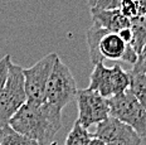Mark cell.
Masks as SVG:
<instances>
[{"label": "cell", "mask_w": 146, "mask_h": 145, "mask_svg": "<svg viewBox=\"0 0 146 145\" xmlns=\"http://www.w3.org/2000/svg\"><path fill=\"white\" fill-rule=\"evenodd\" d=\"M8 125L39 145H50L62 129V110L48 102L27 101L11 116Z\"/></svg>", "instance_id": "6da1fadb"}, {"label": "cell", "mask_w": 146, "mask_h": 145, "mask_svg": "<svg viewBox=\"0 0 146 145\" xmlns=\"http://www.w3.org/2000/svg\"><path fill=\"white\" fill-rule=\"evenodd\" d=\"M90 59L93 65L103 59L123 61L130 44L126 43L116 32H110L93 23L86 32Z\"/></svg>", "instance_id": "7a4b0ae2"}, {"label": "cell", "mask_w": 146, "mask_h": 145, "mask_svg": "<svg viewBox=\"0 0 146 145\" xmlns=\"http://www.w3.org/2000/svg\"><path fill=\"white\" fill-rule=\"evenodd\" d=\"M77 92V83L71 69L57 57L45 86V102L62 110L74 101Z\"/></svg>", "instance_id": "3957f363"}, {"label": "cell", "mask_w": 146, "mask_h": 145, "mask_svg": "<svg viewBox=\"0 0 146 145\" xmlns=\"http://www.w3.org/2000/svg\"><path fill=\"white\" fill-rule=\"evenodd\" d=\"M27 101L23 67L10 62L7 82L0 92V128L8 125L11 116Z\"/></svg>", "instance_id": "277c9868"}, {"label": "cell", "mask_w": 146, "mask_h": 145, "mask_svg": "<svg viewBox=\"0 0 146 145\" xmlns=\"http://www.w3.org/2000/svg\"><path fill=\"white\" fill-rule=\"evenodd\" d=\"M108 100L110 115L129 125L140 138H146V110L129 88Z\"/></svg>", "instance_id": "5b68a950"}, {"label": "cell", "mask_w": 146, "mask_h": 145, "mask_svg": "<svg viewBox=\"0 0 146 145\" xmlns=\"http://www.w3.org/2000/svg\"><path fill=\"white\" fill-rule=\"evenodd\" d=\"M93 66L88 84L90 90L98 92L105 98H110L129 88L130 72H126L120 65L106 67L103 62H98Z\"/></svg>", "instance_id": "8992f818"}, {"label": "cell", "mask_w": 146, "mask_h": 145, "mask_svg": "<svg viewBox=\"0 0 146 145\" xmlns=\"http://www.w3.org/2000/svg\"><path fill=\"white\" fill-rule=\"evenodd\" d=\"M57 57V53H49L34 63L32 67L23 68L24 88L28 101L45 102V86Z\"/></svg>", "instance_id": "52a82bcc"}, {"label": "cell", "mask_w": 146, "mask_h": 145, "mask_svg": "<svg viewBox=\"0 0 146 145\" xmlns=\"http://www.w3.org/2000/svg\"><path fill=\"white\" fill-rule=\"evenodd\" d=\"M76 101L78 107L77 121L86 129L97 125L110 115L108 100L93 90H80L76 96Z\"/></svg>", "instance_id": "ba28073f"}, {"label": "cell", "mask_w": 146, "mask_h": 145, "mask_svg": "<svg viewBox=\"0 0 146 145\" xmlns=\"http://www.w3.org/2000/svg\"><path fill=\"white\" fill-rule=\"evenodd\" d=\"M133 135H136L133 129H131L129 125L123 124L122 121H120L116 117L108 115L103 121L97 124L96 130L92 134V136L101 139L107 144L111 143V141L129 139L133 136Z\"/></svg>", "instance_id": "9c48e42d"}, {"label": "cell", "mask_w": 146, "mask_h": 145, "mask_svg": "<svg viewBox=\"0 0 146 145\" xmlns=\"http://www.w3.org/2000/svg\"><path fill=\"white\" fill-rule=\"evenodd\" d=\"M91 15L93 23L101 28H105L110 32H118L122 28L130 25V19H127L120 11V9H96L91 8Z\"/></svg>", "instance_id": "30bf717a"}, {"label": "cell", "mask_w": 146, "mask_h": 145, "mask_svg": "<svg viewBox=\"0 0 146 145\" xmlns=\"http://www.w3.org/2000/svg\"><path fill=\"white\" fill-rule=\"evenodd\" d=\"M129 27L132 33V39L130 42V46L139 54L146 43V13L131 18Z\"/></svg>", "instance_id": "8fae6325"}, {"label": "cell", "mask_w": 146, "mask_h": 145, "mask_svg": "<svg viewBox=\"0 0 146 145\" xmlns=\"http://www.w3.org/2000/svg\"><path fill=\"white\" fill-rule=\"evenodd\" d=\"M0 145H39V143L4 125L0 128Z\"/></svg>", "instance_id": "7c38bea8"}, {"label": "cell", "mask_w": 146, "mask_h": 145, "mask_svg": "<svg viewBox=\"0 0 146 145\" xmlns=\"http://www.w3.org/2000/svg\"><path fill=\"white\" fill-rule=\"evenodd\" d=\"M129 90L146 110V74L131 73L130 72Z\"/></svg>", "instance_id": "4fadbf2b"}, {"label": "cell", "mask_w": 146, "mask_h": 145, "mask_svg": "<svg viewBox=\"0 0 146 145\" xmlns=\"http://www.w3.org/2000/svg\"><path fill=\"white\" fill-rule=\"evenodd\" d=\"M92 139V134H90L88 129L83 128L78 121H74L71 131L68 132L64 145H88Z\"/></svg>", "instance_id": "5bb4252c"}, {"label": "cell", "mask_w": 146, "mask_h": 145, "mask_svg": "<svg viewBox=\"0 0 146 145\" xmlns=\"http://www.w3.org/2000/svg\"><path fill=\"white\" fill-rule=\"evenodd\" d=\"M118 9L127 19H131V18H135L140 14H142L137 0H121Z\"/></svg>", "instance_id": "9a60e30c"}, {"label": "cell", "mask_w": 146, "mask_h": 145, "mask_svg": "<svg viewBox=\"0 0 146 145\" xmlns=\"http://www.w3.org/2000/svg\"><path fill=\"white\" fill-rule=\"evenodd\" d=\"M131 73H140V74H146V43L142 47V49L137 54V59L133 63V67Z\"/></svg>", "instance_id": "2e32d148"}, {"label": "cell", "mask_w": 146, "mask_h": 145, "mask_svg": "<svg viewBox=\"0 0 146 145\" xmlns=\"http://www.w3.org/2000/svg\"><path fill=\"white\" fill-rule=\"evenodd\" d=\"M11 62L10 54H5L1 59H0V92H1L3 87L7 82L8 73H9V65Z\"/></svg>", "instance_id": "e0dca14e"}, {"label": "cell", "mask_w": 146, "mask_h": 145, "mask_svg": "<svg viewBox=\"0 0 146 145\" xmlns=\"http://www.w3.org/2000/svg\"><path fill=\"white\" fill-rule=\"evenodd\" d=\"M121 0H97L95 4L96 9H105V10H110V9H118Z\"/></svg>", "instance_id": "ac0fdd59"}, {"label": "cell", "mask_w": 146, "mask_h": 145, "mask_svg": "<svg viewBox=\"0 0 146 145\" xmlns=\"http://www.w3.org/2000/svg\"><path fill=\"white\" fill-rule=\"evenodd\" d=\"M141 140L142 139L136 134V135H133V136L129 138V139H123V140H117V141H111V143H107L106 145H140L141 144Z\"/></svg>", "instance_id": "d6986e66"}, {"label": "cell", "mask_w": 146, "mask_h": 145, "mask_svg": "<svg viewBox=\"0 0 146 145\" xmlns=\"http://www.w3.org/2000/svg\"><path fill=\"white\" fill-rule=\"evenodd\" d=\"M117 34L120 35V37L122 38L125 42H126V43L130 44V42H131V39H132V33H131V29H130V27L122 28L121 31L117 32Z\"/></svg>", "instance_id": "ffe728a7"}, {"label": "cell", "mask_w": 146, "mask_h": 145, "mask_svg": "<svg viewBox=\"0 0 146 145\" xmlns=\"http://www.w3.org/2000/svg\"><path fill=\"white\" fill-rule=\"evenodd\" d=\"M88 145H106V143H105L103 140H101V139L92 136V139L90 140V143H88Z\"/></svg>", "instance_id": "44dd1931"}, {"label": "cell", "mask_w": 146, "mask_h": 145, "mask_svg": "<svg viewBox=\"0 0 146 145\" xmlns=\"http://www.w3.org/2000/svg\"><path fill=\"white\" fill-rule=\"evenodd\" d=\"M96 3H97V0H87V4L90 5V8H93V7H95Z\"/></svg>", "instance_id": "7402d4cb"}]
</instances>
